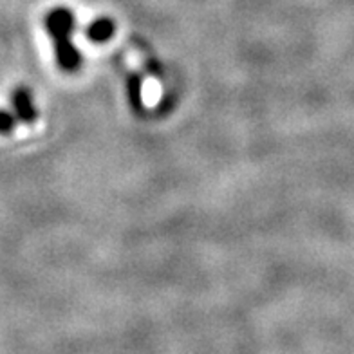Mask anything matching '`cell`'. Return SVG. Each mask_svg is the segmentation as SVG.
Returning a JSON list of instances; mask_svg holds the SVG:
<instances>
[{"mask_svg":"<svg viewBox=\"0 0 354 354\" xmlns=\"http://www.w3.org/2000/svg\"><path fill=\"white\" fill-rule=\"evenodd\" d=\"M112 35H114V22L111 19L94 20L87 28V37L93 42H107Z\"/></svg>","mask_w":354,"mask_h":354,"instance_id":"3","label":"cell"},{"mask_svg":"<svg viewBox=\"0 0 354 354\" xmlns=\"http://www.w3.org/2000/svg\"><path fill=\"white\" fill-rule=\"evenodd\" d=\"M131 94H132V100H134V103H140V80L132 78L131 82Z\"/></svg>","mask_w":354,"mask_h":354,"instance_id":"5","label":"cell"},{"mask_svg":"<svg viewBox=\"0 0 354 354\" xmlns=\"http://www.w3.org/2000/svg\"><path fill=\"white\" fill-rule=\"evenodd\" d=\"M13 105H15V111H17V114H19V118L22 120V122H26V123L35 122V118H37V111H35V107H33L31 94H29L26 88H19V91H15Z\"/></svg>","mask_w":354,"mask_h":354,"instance_id":"2","label":"cell"},{"mask_svg":"<svg viewBox=\"0 0 354 354\" xmlns=\"http://www.w3.org/2000/svg\"><path fill=\"white\" fill-rule=\"evenodd\" d=\"M76 26V20L67 8H56L46 17V28L55 40L58 66L66 71L78 69L82 64V55L71 44V33Z\"/></svg>","mask_w":354,"mask_h":354,"instance_id":"1","label":"cell"},{"mask_svg":"<svg viewBox=\"0 0 354 354\" xmlns=\"http://www.w3.org/2000/svg\"><path fill=\"white\" fill-rule=\"evenodd\" d=\"M15 122L13 118L8 114V112H0V131L2 132H10L13 129Z\"/></svg>","mask_w":354,"mask_h":354,"instance_id":"4","label":"cell"}]
</instances>
